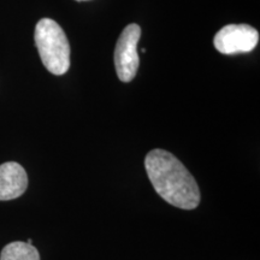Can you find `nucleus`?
Listing matches in <instances>:
<instances>
[{"mask_svg":"<svg viewBox=\"0 0 260 260\" xmlns=\"http://www.w3.org/2000/svg\"><path fill=\"white\" fill-rule=\"evenodd\" d=\"M145 168L154 190L167 203L182 210L199 206L201 198L197 181L170 152L152 149L145 158Z\"/></svg>","mask_w":260,"mask_h":260,"instance_id":"f257e3e1","label":"nucleus"},{"mask_svg":"<svg viewBox=\"0 0 260 260\" xmlns=\"http://www.w3.org/2000/svg\"><path fill=\"white\" fill-rule=\"evenodd\" d=\"M35 44L44 67L53 75H63L70 68V45L60 25L42 18L35 27Z\"/></svg>","mask_w":260,"mask_h":260,"instance_id":"f03ea898","label":"nucleus"},{"mask_svg":"<svg viewBox=\"0 0 260 260\" xmlns=\"http://www.w3.org/2000/svg\"><path fill=\"white\" fill-rule=\"evenodd\" d=\"M141 37V28L133 23L126 25L119 35L115 50V65L118 79L122 82H130L138 73L140 58L138 44Z\"/></svg>","mask_w":260,"mask_h":260,"instance_id":"7ed1b4c3","label":"nucleus"},{"mask_svg":"<svg viewBox=\"0 0 260 260\" xmlns=\"http://www.w3.org/2000/svg\"><path fill=\"white\" fill-rule=\"evenodd\" d=\"M259 41V32L248 24H228L217 32L213 44L223 54L251 52Z\"/></svg>","mask_w":260,"mask_h":260,"instance_id":"20e7f679","label":"nucleus"},{"mask_svg":"<svg viewBox=\"0 0 260 260\" xmlns=\"http://www.w3.org/2000/svg\"><path fill=\"white\" fill-rule=\"evenodd\" d=\"M28 187V176L24 168L16 161L0 165V201L17 199Z\"/></svg>","mask_w":260,"mask_h":260,"instance_id":"39448f33","label":"nucleus"},{"mask_svg":"<svg viewBox=\"0 0 260 260\" xmlns=\"http://www.w3.org/2000/svg\"><path fill=\"white\" fill-rule=\"evenodd\" d=\"M0 260H40L39 251L27 242L15 241L3 248Z\"/></svg>","mask_w":260,"mask_h":260,"instance_id":"423d86ee","label":"nucleus"},{"mask_svg":"<svg viewBox=\"0 0 260 260\" xmlns=\"http://www.w3.org/2000/svg\"><path fill=\"white\" fill-rule=\"evenodd\" d=\"M77 2H83V0H77Z\"/></svg>","mask_w":260,"mask_h":260,"instance_id":"0eeeda50","label":"nucleus"}]
</instances>
